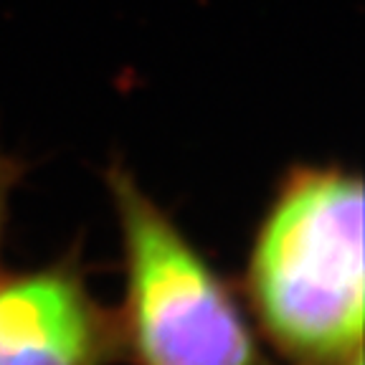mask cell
Segmentation results:
<instances>
[{"label": "cell", "mask_w": 365, "mask_h": 365, "mask_svg": "<svg viewBox=\"0 0 365 365\" xmlns=\"http://www.w3.org/2000/svg\"><path fill=\"white\" fill-rule=\"evenodd\" d=\"M244 294L287 365H350L363 345V180L294 165L254 236Z\"/></svg>", "instance_id": "cell-1"}, {"label": "cell", "mask_w": 365, "mask_h": 365, "mask_svg": "<svg viewBox=\"0 0 365 365\" xmlns=\"http://www.w3.org/2000/svg\"><path fill=\"white\" fill-rule=\"evenodd\" d=\"M125 249L122 358L135 365H272L234 292L122 165L107 170Z\"/></svg>", "instance_id": "cell-2"}, {"label": "cell", "mask_w": 365, "mask_h": 365, "mask_svg": "<svg viewBox=\"0 0 365 365\" xmlns=\"http://www.w3.org/2000/svg\"><path fill=\"white\" fill-rule=\"evenodd\" d=\"M120 322L89 292L76 262L0 274V365H109Z\"/></svg>", "instance_id": "cell-3"}, {"label": "cell", "mask_w": 365, "mask_h": 365, "mask_svg": "<svg viewBox=\"0 0 365 365\" xmlns=\"http://www.w3.org/2000/svg\"><path fill=\"white\" fill-rule=\"evenodd\" d=\"M23 175L21 160L0 155V244H3V231H6L8 221V208H11V193L18 185Z\"/></svg>", "instance_id": "cell-4"}, {"label": "cell", "mask_w": 365, "mask_h": 365, "mask_svg": "<svg viewBox=\"0 0 365 365\" xmlns=\"http://www.w3.org/2000/svg\"><path fill=\"white\" fill-rule=\"evenodd\" d=\"M350 365H363V355H358V358H355V360H353V363H350Z\"/></svg>", "instance_id": "cell-5"}]
</instances>
